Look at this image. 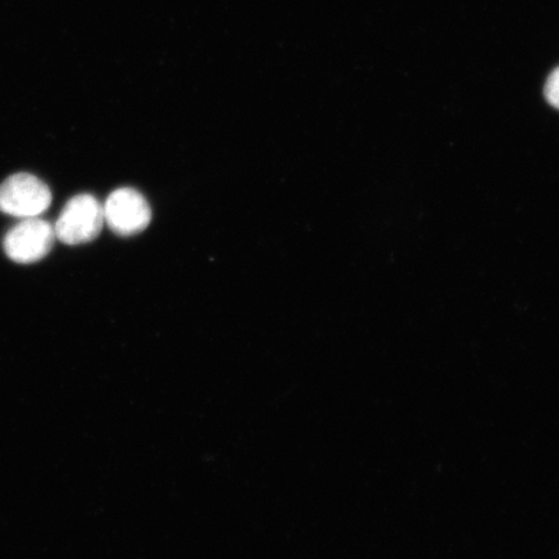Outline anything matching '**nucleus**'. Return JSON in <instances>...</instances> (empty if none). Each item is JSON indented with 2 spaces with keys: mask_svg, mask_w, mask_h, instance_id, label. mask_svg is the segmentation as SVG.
Returning <instances> with one entry per match:
<instances>
[{
  "mask_svg": "<svg viewBox=\"0 0 559 559\" xmlns=\"http://www.w3.org/2000/svg\"><path fill=\"white\" fill-rule=\"evenodd\" d=\"M104 209L91 194H79L70 199L56 222V239L67 245L93 241L104 226Z\"/></svg>",
  "mask_w": 559,
  "mask_h": 559,
  "instance_id": "nucleus-2",
  "label": "nucleus"
},
{
  "mask_svg": "<svg viewBox=\"0 0 559 559\" xmlns=\"http://www.w3.org/2000/svg\"><path fill=\"white\" fill-rule=\"evenodd\" d=\"M104 221L118 236L130 237L150 226L152 210L144 195L132 188H120L105 201Z\"/></svg>",
  "mask_w": 559,
  "mask_h": 559,
  "instance_id": "nucleus-4",
  "label": "nucleus"
},
{
  "mask_svg": "<svg viewBox=\"0 0 559 559\" xmlns=\"http://www.w3.org/2000/svg\"><path fill=\"white\" fill-rule=\"evenodd\" d=\"M52 202L50 188L32 174H15L0 185V212L16 218H37Z\"/></svg>",
  "mask_w": 559,
  "mask_h": 559,
  "instance_id": "nucleus-1",
  "label": "nucleus"
},
{
  "mask_svg": "<svg viewBox=\"0 0 559 559\" xmlns=\"http://www.w3.org/2000/svg\"><path fill=\"white\" fill-rule=\"evenodd\" d=\"M55 240V227L37 216L11 228L4 237L3 248L11 261L31 264L50 254Z\"/></svg>",
  "mask_w": 559,
  "mask_h": 559,
  "instance_id": "nucleus-3",
  "label": "nucleus"
},
{
  "mask_svg": "<svg viewBox=\"0 0 559 559\" xmlns=\"http://www.w3.org/2000/svg\"><path fill=\"white\" fill-rule=\"evenodd\" d=\"M544 95L551 107L559 110V67L548 76L544 87Z\"/></svg>",
  "mask_w": 559,
  "mask_h": 559,
  "instance_id": "nucleus-5",
  "label": "nucleus"
}]
</instances>
